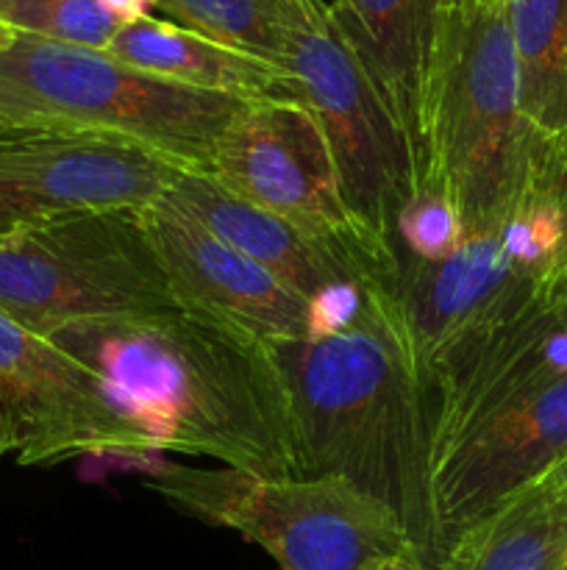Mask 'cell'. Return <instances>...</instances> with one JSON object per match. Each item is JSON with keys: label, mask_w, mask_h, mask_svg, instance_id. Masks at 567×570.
I'll return each mask as SVG.
<instances>
[{"label": "cell", "mask_w": 567, "mask_h": 570, "mask_svg": "<svg viewBox=\"0 0 567 570\" xmlns=\"http://www.w3.org/2000/svg\"><path fill=\"white\" fill-rule=\"evenodd\" d=\"M48 340L103 379L156 451L300 476L287 384L265 343L178 306L72 323Z\"/></svg>", "instance_id": "cell-1"}, {"label": "cell", "mask_w": 567, "mask_h": 570, "mask_svg": "<svg viewBox=\"0 0 567 570\" xmlns=\"http://www.w3.org/2000/svg\"><path fill=\"white\" fill-rule=\"evenodd\" d=\"M267 348L287 384L300 476H342L387 504L434 570L431 412L392 278H367L345 332Z\"/></svg>", "instance_id": "cell-2"}, {"label": "cell", "mask_w": 567, "mask_h": 570, "mask_svg": "<svg viewBox=\"0 0 567 570\" xmlns=\"http://www.w3.org/2000/svg\"><path fill=\"white\" fill-rule=\"evenodd\" d=\"M545 139L520 109L509 0H431L420 92L422 178L489 234L531 184Z\"/></svg>", "instance_id": "cell-3"}, {"label": "cell", "mask_w": 567, "mask_h": 570, "mask_svg": "<svg viewBox=\"0 0 567 570\" xmlns=\"http://www.w3.org/2000/svg\"><path fill=\"white\" fill-rule=\"evenodd\" d=\"M248 104L253 100L156 78L106 50L26 33L0 53V126L126 139L203 176L220 137Z\"/></svg>", "instance_id": "cell-4"}, {"label": "cell", "mask_w": 567, "mask_h": 570, "mask_svg": "<svg viewBox=\"0 0 567 570\" xmlns=\"http://www.w3.org/2000/svg\"><path fill=\"white\" fill-rule=\"evenodd\" d=\"M148 484L183 515L265 549L278 570H359L372 557L417 554L398 515L342 476L161 465Z\"/></svg>", "instance_id": "cell-5"}, {"label": "cell", "mask_w": 567, "mask_h": 570, "mask_svg": "<svg viewBox=\"0 0 567 570\" xmlns=\"http://www.w3.org/2000/svg\"><path fill=\"white\" fill-rule=\"evenodd\" d=\"M281 67L292 78V100L326 137L348 209L392 245L395 220L422 181V156L326 0H300Z\"/></svg>", "instance_id": "cell-6"}, {"label": "cell", "mask_w": 567, "mask_h": 570, "mask_svg": "<svg viewBox=\"0 0 567 570\" xmlns=\"http://www.w3.org/2000/svg\"><path fill=\"white\" fill-rule=\"evenodd\" d=\"M176 309L139 212H94L0 234V312L39 337L100 317Z\"/></svg>", "instance_id": "cell-7"}, {"label": "cell", "mask_w": 567, "mask_h": 570, "mask_svg": "<svg viewBox=\"0 0 567 570\" xmlns=\"http://www.w3.org/2000/svg\"><path fill=\"white\" fill-rule=\"evenodd\" d=\"M206 176L226 193L322 243L350 250L384 271L398 267L392 245L367 232L348 209L326 137L298 100L248 104L217 142Z\"/></svg>", "instance_id": "cell-8"}, {"label": "cell", "mask_w": 567, "mask_h": 570, "mask_svg": "<svg viewBox=\"0 0 567 570\" xmlns=\"http://www.w3.org/2000/svg\"><path fill=\"white\" fill-rule=\"evenodd\" d=\"M156 445L98 373L0 312V456L53 465L72 456H148Z\"/></svg>", "instance_id": "cell-9"}, {"label": "cell", "mask_w": 567, "mask_h": 570, "mask_svg": "<svg viewBox=\"0 0 567 570\" xmlns=\"http://www.w3.org/2000/svg\"><path fill=\"white\" fill-rule=\"evenodd\" d=\"M181 173L126 139L0 126V234L72 215L145 212Z\"/></svg>", "instance_id": "cell-10"}, {"label": "cell", "mask_w": 567, "mask_h": 570, "mask_svg": "<svg viewBox=\"0 0 567 570\" xmlns=\"http://www.w3.org/2000/svg\"><path fill=\"white\" fill-rule=\"evenodd\" d=\"M567 460V379L467 429L428 465L434 570L448 546Z\"/></svg>", "instance_id": "cell-11"}, {"label": "cell", "mask_w": 567, "mask_h": 570, "mask_svg": "<svg viewBox=\"0 0 567 570\" xmlns=\"http://www.w3.org/2000/svg\"><path fill=\"white\" fill-rule=\"evenodd\" d=\"M398 254V250H395ZM392 289L404 309L426 390L450 360L548 295L517 271L498 234H472L442 262L398 254Z\"/></svg>", "instance_id": "cell-12"}, {"label": "cell", "mask_w": 567, "mask_h": 570, "mask_svg": "<svg viewBox=\"0 0 567 570\" xmlns=\"http://www.w3.org/2000/svg\"><path fill=\"white\" fill-rule=\"evenodd\" d=\"M178 309L256 343L306 337V298L167 204L139 212Z\"/></svg>", "instance_id": "cell-13"}, {"label": "cell", "mask_w": 567, "mask_h": 570, "mask_svg": "<svg viewBox=\"0 0 567 570\" xmlns=\"http://www.w3.org/2000/svg\"><path fill=\"white\" fill-rule=\"evenodd\" d=\"M561 379H567V293L484 334L437 373L428 387L431 460L484 417Z\"/></svg>", "instance_id": "cell-14"}, {"label": "cell", "mask_w": 567, "mask_h": 570, "mask_svg": "<svg viewBox=\"0 0 567 570\" xmlns=\"http://www.w3.org/2000/svg\"><path fill=\"white\" fill-rule=\"evenodd\" d=\"M161 204L200 223L217 239L281 278L300 298H309L317 289L345 278L367 282L395 276V271H384L350 250L322 243L292 223L226 193L203 173L183 170Z\"/></svg>", "instance_id": "cell-15"}, {"label": "cell", "mask_w": 567, "mask_h": 570, "mask_svg": "<svg viewBox=\"0 0 567 570\" xmlns=\"http://www.w3.org/2000/svg\"><path fill=\"white\" fill-rule=\"evenodd\" d=\"M109 56L165 81L242 100L292 98V78L272 61L206 39L170 20L139 17L117 31Z\"/></svg>", "instance_id": "cell-16"}, {"label": "cell", "mask_w": 567, "mask_h": 570, "mask_svg": "<svg viewBox=\"0 0 567 570\" xmlns=\"http://www.w3.org/2000/svg\"><path fill=\"white\" fill-rule=\"evenodd\" d=\"M565 562L567 488L559 465L465 529L437 570H561Z\"/></svg>", "instance_id": "cell-17"}, {"label": "cell", "mask_w": 567, "mask_h": 570, "mask_svg": "<svg viewBox=\"0 0 567 570\" xmlns=\"http://www.w3.org/2000/svg\"><path fill=\"white\" fill-rule=\"evenodd\" d=\"M328 6L420 148V92L431 0H331Z\"/></svg>", "instance_id": "cell-18"}, {"label": "cell", "mask_w": 567, "mask_h": 570, "mask_svg": "<svg viewBox=\"0 0 567 570\" xmlns=\"http://www.w3.org/2000/svg\"><path fill=\"white\" fill-rule=\"evenodd\" d=\"M520 109L539 139L567 145V0H509Z\"/></svg>", "instance_id": "cell-19"}, {"label": "cell", "mask_w": 567, "mask_h": 570, "mask_svg": "<svg viewBox=\"0 0 567 570\" xmlns=\"http://www.w3.org/2000/svg\"><path fill=\"white\" fill-rule=\"evenodd\" d=\"M148 3L150 9L165 11L176 26L281 67L287 33L300 0H148Z\"/></svg>", "instance_id": "cell-20"}, {"label": "cell", "mask_w": 567, "mask_h": 570, "mask_svg": "<svg viewBox=\"0 0 567 570\" xmlns=\"http://www.w3.org/2000/svg\"><path fill=\"white\" fill-rule=\"evenodd\" d=\"M148 14V0H0L11 31L89 50H109L122 26Z\"/></svg>", "instance_id": "cell-21"}, {"label": "cell", "mask_w": 567, "mask_h": 570, "mask_svg": "<svg viewBox=\"0 0 567 570\" xmlns=\"http://www.w3.org/2000/svg\"><path fill=\"white\" fill-rule=\"evenodd\" d=\"M467 228L459 209L439 184L422 178L395 220L392 245L417 262H442L465 245Z\"/></svg>", "instance_id": "cell-22"}, {"label": "cell", "mask_w": 567, "mask_h": 570, "mask_svg": "<svg viewBox=\"0 0 567 570\" xmlns=\"http://www.w3.org/2000/svg\"><path fill=\"white\" fill-rule=\"evenodd\" d=\"M365 301V282L345 278L306 298V340H326L356 323Z\"/></svg>", "instance_id": "cell-23"}, {"label": "cell", "mask_w": 567, "mask_h": 570, "mask_svg": "<svg viewBox=\"0 0 567 570\" xmlns=\"http://www.w3.org/2000/svg\"><path fill=\"white\" fill-rule=\"evenodd\" d=\"M359 570H431L426 562L411 551H400V554H381L367 560Z\"/></svg>", "instance_id": "cell-24"}, {"label": "cell", "mask_w": 567, "mask_h": 570, "mask_svg": "<svg viewBox=\"0 0 567 570\" xmlns=\"http://www.w3.org/2000/svg\"><path fill=\"white\" fill-rule=\"evenodd\" d=\"M17 39V31H11L6 22H0V53H3L6 48H11V42Z\"/></svg>", "instance_id": "cell-25"}, {"label": "cell", "mask_w": 567, "mask_h": 570, "mask_svg": "<svg viewBox=\"0 0 567 570\" xmlns=\"http://www.w3.org/2000/svg\"><path fill=\"white\" fill-rule=\"evenodd\" d=\"M561 471H565V488H567V460L561 462ZM561 570H567V562H565V566H561Z\"/></svg>", "instance_id": "cell-26"}]
</instances>
